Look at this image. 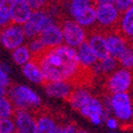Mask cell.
Segmentation results:
<instances>
[{
    "mask_svg": "<svg viewBox=\"0 0 133 133\" xmlns=\"http://www.w3.org/2000/svg\"><path fill=\"white\" fill-rule=\"evenodd\" d=\"M133 4V0H116L114 5L117 9V11L122 14L124 13L128 8H130Z\"/></svg>",
    "mask_w": 133,
    "mask_h": 133,
    "instance_id": "obj_31",
    "label": "cell"
},
{
    "mask_svg": "<svg viewBox=\"0 0 133 133\" xmlns=\"http://www.w3.org/2000/svg\"><path fill=\"white\" fill-rule=\"evenodd\" d=\"M110 133H116V132H114V131H111V132H110Z\"/></svg>",
    "mask_w": 133,
    "mask_h": 133,
    "instance_id": "obj_43",
    "label": "cell"
},
{
    "mask_svg": "<svg viewBox=\"0 0 133 133\" xmlns=\"http://www.w3.org/2000/svg\"><path fill=\"white\" fill-rule=\"evenodd\" d=\"M15 124L11 118L0 119V133H15Z\"/></svg>",
    "mask_w": 133,
    "mask_h": 133,
    "instance_id": "obj_27",
    "label": "cell"
},
{
    "mask_svg": "<svg viewBox=\"0 0 133 133\" xmlns=\"http://www.w3.org/2000/svg\"><path fill=\"white\" fill-rule=\"evenodd\" d=\"M77 126L74 123H69L64 125H58L55 133H76Z\"/></svg>",
    "mask_w": 133,
    "mask_h": 133,
    "instance_id": "obj_30",
    "label": "cell"
},
{
    "mask_svg": "<svg viewBox=\"0 0 133 133\" xmlns=\"http://www.w3.org/2000/svg\"><path fill=\"white\" fill-rule=\"evenodd\" d=\"M94 1V4H103V3H111V4H114L116 0H93Z\"/></svg>",
    "mask_w": 133,
    "mask_h": 133,
    "instance_id": "obj_34",
    "label": "cell"
},
{
    "mask_svg": "<svg viewBox=\"0 0 133 133\" xmlns=\"http://www.w3.org/2000/svg\"><path fill=\"white\" fill-rule=\"evenodd\" d=\"M50 1H58V0H50Z\"/></svg>",
    "mask_w": 133,
    "mask_h": 133,
    "instance_id": "obj_42",
    "label": "cell"
},
{
    "mask_svg": "<svg viewBox=\"0 0 133 133\" xmlns=\"http://www.w3.org/2000/svg\"><path fill=\"white\" fill-rule=\"evenodd\" d=\"M11 85V82H10V77L9 75L0 68V86H3V87H9Z\"/></svg>",
    "mask_w": 133,
    "mask_h": 133,
    "instance_id": "obj_32",
    "label": "cell"
},
{
    "mask_svg": "<svg viewBox=\"0 0 133 133\" xmlns=\"http://www.w3.org/2000/svg\"><path fill=\"white\" fill-rule=\"evenodd\" d=\"M8 97L14 106V109L28 110L30 112L39 108L41 99L36 92L22 85H10Z\"/></svg>",
    "mask_w": 133,
    "mask_h": 133,
    "instance_id": "obj_2",
    "label": "cell"
},
{
    "mask_svg": "<svg viewBox=\"0 0 133 133\" xmlns=\"http://www.w3.org/2000/svg\"><path fill=\"white\" fill-rule=\"evenodd\" d=\"M49 13L46 10H39V11H33L30 18L26 20L25 23H23L22 30L25 35V38L33 39L38 36V34L41 32L44 22L46 18L49 17Z\"/></svg>",
    "mask_w": 133,
    "mask_h": 133,
    "instance_id": "obj_11",
    "label": "cell"
},
{
    "mask_svg": "<svg viewBox=\"0 0 133 133\" xmlns=\"http://www.w3.org/2000/svg\"><path fill=\"white\" fill-rule=\"evenodd\" d=\"M78 112L96 126L101 125L103 119H107V116H109V111L104 108L103 103L93 95H90L86 99Z\"/></svg>",
    "mask_w": 133,
    "mask_h": 133,
    "instance_id": "obj_5",
    "label": "cell"
},
{
    "mask_svg": "<svg viewBox=\"0 0 133 133\" xmlns=\"http://www.w3.org/2000/svg\"><path fill=\"white\" fill-rule=\"evenodd\" d=\"M76 53H77L79 64L82 69L91 70L98 61L87 41L82 42L79 46L76 48Z\"/></svg>",
    "mask_w": 133,
    "mask_h": 133,
    "instance_id": "obj_17",
    "label": "cell"
},
{
    "mask_svg": "<svg viewBox=\"0 0 133 133\" xmlns=\"http://www.w3.org/2000/svg\"><path fill=\"white\" fill-rule=\"evenodd\" d=\"M130 43H131V46H132V49H133V39L130 40Z\"/></svg>",
    "mask_w": 133,
    "mask_h": 133,
    "instance_id": "obj_41",
    "label": "cell"
},
{
    "mask_svg": "<svg viewBox=\"0 0 133 133\" xmlns=\"http://www.w3.org/2000/svg\"><path fill=\"white\" fill-rule=\"evenodd\" d=\"M121 18L117 26L119 34L127 40L133 39V4L121 14Z\"/></svg>",
    "mask_w": 133,
    "mask_h": 133,
    "instance_id": "obj_18",
    "label": "cell"
},
{
    "mask_svg": "<svg viewBox=\"0 0 133 133\" xmlns=\"http://www.w3.org/2000/svg\"><path fill=\"white\" fill-rule=\"evenodd\" d=\"M133 75L130 70L127 69H116L114 72L108 75L106 81L107 91L111 94L128 92L132 86Z\"/></svg>",
    "mask_w": 133,
    "mask_h": 133,
    "instance_id": "obj_6",
    "label": "cell"
},
{
    "mask_svg": "<svg viewBox=\"0 0 133 133\" xmlns=\"http://www.w3.org/2000/svg\"><path fill=\"white\" fill-rule=\"evenodd\" d=\"M131 119L133 121V103H132V117H131Z\"/></svg>",
    "mask_w": 133,
    "mask_h": 133,
    "instance_id": "obj_40",
    "label": "cell"
},
{
    "mask_svg": "<svg viewBox=\"0 0 133 133\" xmlns=\"http://www.w3.org/2000/svg\"><path fill=\"white\" fill-rule=\"evenodd\" d=\"M46 95L54 98H62L66 101L73 91L74 86L69 81H48L42 85Z\"/></svg>",
    "mask_w": 133,
    "mask_h": 133,
    "instance_id": "obj_16",
    "label": "cell"
},
{
    "mask_svg": "<svg viewBox=\"0 0 133 133\" xmlns=\"http://www.w3.org/2000/svg\"><path fill=\"white\" fill-rule=\"evenodd\" d=\"M40 68L44 82L48 81H80L82 69L77 57L76 49L60 44L54 48H46L31 58Z\"/></svg>",
    "mask_w": 133,
    "mask_h": 133,
    "instance_id": "obj_1",
    "label": "cell"
},
{
    "mask_svg": "<svg viewBox=\"0 0 133 133\" xmlns=\"http://www.w3.org/2000/svg\"><path fill=\"white\" fill-rule=\"evenodd\" d=\"M25 39L21 25L10 23L0 30V43L10 51L22 45Z\"/></svg>",
    "mask_w": 133,
    "mask_h": 133,
    "instance_id": "obj_8",
    "label": "cell"
},
{
    "mask_svg": "<svg viewBox=\"0 0 133 133\" xmlns=\"http://www.w3.org/2000/svg\"><path fill=\"white\" fill-rule=\"evenodd\" d=\"M12 56H13V60L17 65H23L25 64L28 61L31 60L32 55L31 52L28 48V45L22 44L18 48H16L15 50L12 51Z\"/></svg>",
    "mask_w": 133,
    "mask_h": 133,
    "instance_id": "obj_23",
    "label": "cell"
},
{
    "mask_svg": "<svg viewBox=\"0 0 133 133\" xmlns=\"http://www.w3.org/2000/svg\"><path fill=\"white\" fill-rule=\"evenodd\" d=\"M37 37L44 45V48H54L62 44L63 42L62 32L59 22H55L51 25H49L48 28L43 29Z\"/></svg>",
    "mask_w": 133,
    "mask_h": 133,
    "instance_id": "obj_14",
    "label": "cell"
},
{
    "mask_svg": "<svg viewBox=\"0 0 133 133\" xmlns=\"http://www.w3.org/2000/svg\"><path fill=\"white\" fill-rule=\"evenodd\" d=\"M116 60L118 61V64H121L124 69H127L130 71L133 69V49L131 46V43H129L128 48Z\"/></svg>",
    "mask_w": 133,
    "mask_h": 133,
    "instance_id": "obj_24",
    "label": "cell"
},
{
    "mask_svg": "<svg viewBox=\"0 0 133 133\" xmlns=\"http://www.w3.org/2000/svg\"><path fill=\"white\" fill-rule=\"evenodd\" d=\"M86 41L88 42L90 49L94 53L95 57L97 60H103L106 57L109 56L108 48L106 44V39L103 34V32L99 30L96 25L90 28L87 30V39Z\"/></svg>",
    "mask_w": 133,
    "mask_h": 133,
    "instance_id": "obj_9",
    "label": "cell"
},
{
    "mask_svg": "<svg viewBox=\"0 0 133 133\" xmlns=\"http://www.w3.org/2000/svg\"><path fill=\"white\" fill-rule=\"evenodd\" d=\"M0 68H1V69H2L6 74H9V73H10V68H9V65H8L6 63H3V62H2L1 64H0Z\"/></svg>",
    "mask_w": 133,
    "mask_h": 133,
    "instance_id": "obj_35",
    "label": "cell"
},
{
    "mask_svg": "<svg viewBox=\"0 0 133 133\" xmlns=\"http://www.w3.org/2000/svg\"><path fill=\"white\" fill-rule=\"evenodd\" d=\"M6 94H8L6 88L3 86H0V96H6Z\"/></svg>",
    "mask_w": 133,
    "mask_h": 133,
    "instance_id": "obj_36",
    "label": "cell"
},
{
    "mask_svg": "<svg viewBox=\"0 0 133 133\" xmlns=\"http://www.w3.org/2000/svg\"><path fill=\"white\" fill-rule=\"evenodd\" d=\"M4 5H8L6 2H5V0H0V8H1V6H4Z\"/></svg>",
    "mask_w": 133,
    "mask_h": 133,
    "instance_id": "obj_37",
    "label": "cell"
},
{
    "mask_svg": "<svg viewBox=\"0 0 133 133\" xmlns=\"http://www.w3.org/2000/svg\"><path fill=\"white\" fill-rule=\"evenodd\" d=\"M11 16V23L22 25L26 22L32 14V10L28 4L26 0H17L8 5Z\"/></svg>",
    "mask_w": 133,
    "mask_h": 133,
    "instance_id": "obj_15",
    "label": "cell"
},
{
    "mask_svg": "<svg viewBox=\"0 0 133 133\" xmlns=\"http://www.w3.org/2000/svg\"><path fill=\"white\" fill-rule=\"evenodd\" d=\"M106 124H107L108 128L111 129V130H115V129H117V128L119 127V126H118L119 124H118L117 119L114 118V117H108V118L106 119Z\"/></svg>",
    "mask_w": 133,
    "mask_h": 133,
    "instance_id": "obj_33",
    "label": "cell"
},
{
    "mask_svg": "<svg viewBox=\"0 0 133 133\" xmlns=\"http://www.w3.org/2000/svg\"><path fill=\"white\" fill-rule=\"evenodd\" d=\"M26 45H28V48H29V50H30L32 57L40 54L44 49H46V48H44V45L41 43V41L38 39V37H35V38H33V39H30V42H29V44H26Z\"/></svg>",
    "mask_w": 133,
    "mask_h": 133,
    "instance_id": "obj_26",
    "label": "cell"
},
{
    "mask_svg": "<svg viewBox=\"0 0 133 133\" xmlns=\"http://www.w3.org/2000/svg\"><path fill=\"white\" fill-rule=\"evenodd\" d=\"M91 94L86 90V89H82V88H79V89H76V90H73L72 93L70 94V96L66 98V102H68L71 107L78 111L79 108L81 107V105L86 102V99L90 96Z\"/></svg>",
    "mask_w": 133,
    "mask_h": 133,
    "instance_id": "obj_22",
    "label": "cell"
},
{
    "mask_svg": "<svg viewBox=\"0 0 133 133\" xmlns=\"http://www.w3.org/2000/svg\"><path fill=\"white\" fill-rule=\"evenodd\" d=\"M32 113L36 121V133H55L58 125L55 117L46 109L37 108Z\"/></svg>",
    "mask_w": 133,
    "mask_h": 133,
    "instance_id": "obj_13",
    "label": "cell"
},
{
    "mask_svg": "<svg viewBox=\"0 0 133 133\" xmlns=\"http://www.w3.org/2000/svg\"><path fill=\"white\" fill-rule=\"evenodd\" d=\"M60 29L62 32L63 42L65 45L76 49L87 39V30L79 25L71 18H63L60 20Z\"/></svg>",
    "mask_w": 133,
    "mask_h": 133,
    "instance_id": "obj_3",
    "label": "cell"
},
{
    "mask_svg": "<svg viewBox=\"0 0 133 133\" xmlns=\"http://www.w3.org/2000/svg\"><path fill=\"white\" fill-rule=\"evenodd\" d=\"M74 21H76L79 25L85 28L86 30L92 28L96 23V14H95V4H92L86 9H84L81 12H79L75 17L73 18Z\"/></svg>",
    "mask_w": 133,
    "mask_h": 133,
    "instance_id": "obj_20",
    "label": "cell"
},
{
    "mask_svg": "<svg viewBox=\"0 0 133 133\" xmlns=\"http://www.w3.org/2000/svg\"><path fill=\"white\" fill-rule=\"evenodd\" d=\"M110 107L116 118L127 123L132 117V99L128 92L114 93L110 97Z\"/></svg>",
    "mask_w": 133,
    "mask_h": 133,
    "instance_id": "obj_7",
    "label": "cell"
},
{
    "mask_svg": "<svg viewBox=\"0 0 133 133\" xmlns=\"http://www.w3.org/2000/svg\"><path fill=\"white\" fill-rule=\"evenodd\" d=\"M15 1H17V0H5V2H6L8 5L11 4V3H13V2H15Z\"/></svg>",
    "mask_w": 133,
    "mask_h": 133,
    "instance_id": "obj_38",
    "label": "cell"
},
{
    "mask_svg": "<svg viewBox=\"0 0 133 133\" xmlns=\"http://www.w3.org/2000/svg\"><path fill=\"white\" fill-rule=\"evenodd\" d=\"M101 31L103 32V34L105 36L109 55L114 57L115 59H117L128 48L130 40H127L126 38H124L117 30H109V31L101 30Z\"/></svg>",
    "mask_w": 133,
    "mask_h": 133,
    "instance_id": "obj_10",
    "label": "cell"
},
{
    "mask_svg": "<svg viewBox=\"0 0 133 133\" xmlns=\"http://www.w3.org/2000/svg\"><path fill=\"white\" fill-rule=\"evenodd\" d=\"M15 133H36L35 116L28 110H14Z\"/></svg>",
    "mask_w": 133,
    "mask_h": 133,
    "instance_id": "obj_12",
    "label": "cell"
},
{
    "mask_svg": "<svg viewBox=\"0 0 133 133\" xmlns=\"http://www.w3.org/2000/svg\"><path fill=\"white\" fill-rule=\"evenodd\" d=\"M76 133H89V132H87V131H85V130H77Z\"/></svg>",
    "mask_w": 133,
    "mask_h": 133,
    "instance_id": "obj_39",
    "label": "cell"
},
{
    "mask_svg": "<svg viewBox=\"0 0 133 133\" xmlns=\"http://www.w3.org/2000/svg\"><path fill=\"white\" fill-rule=\"evenodd\" d=\"M96 22L95 25L103 31L117 30L121 13L117 11L114 4L103 3L95 5Z\"/></svg>",
    "mask_w": 133,
    "mask_h": 133,
    "instance_id": "obj_4",
    "label": "cell"
},
{
    "mask_svg": "<svg viewBox=\"0 0 133 133\" xmlns=\"http://www.w3.org/2000/svg\"><path fill=\"white\" fill-rule=\"evenodd\" d=\"M22 73L23 75L32 82L37 85H43L44 84V77L43 74L38 66V64L34 60H30L25 64L22 65Z\"/></svg>",
    "mask_w": 133,
    "mask_h": 133,
    "instance_id": "obj_19",
    "label": "cell"
},
{
    "mask_svg": "<svg viewBox=\"0 0 133 133\" xmlns=\"http://www.w3.org/2000/svg\"><path fill=\"white\" fill-rule=\"evenodd\" d=\"M14 106L8 96H0V119L11 118L14 114Z\"/></svg>",
    "mask_w": 133,
    "mask_h": 133,
    "instance_id": "obj_25",
    "label": "cell"
},
{
    "mask_svg": "<svg viewBox=\"0 0 133 133\" xmlns=\"http://www.w3.org/2000/svg\"><path fill=\"white\" fill-rule=\"evenodd\" d=\"M11 23V16L9 6L4 5L0 8V30Z\"/></svg>",
    "mask_w": 133,
    "mask_h": 133,
    "instance_id": "obj_28",
    "label": "cell"
},
{
    "mask_svg": "<svg viewBox=\"0 0 133 133\" xmlns=\"http://www.w3.org/2000/svg\"><path fill=\"white\" fill-rule=\"evenodd\" d=\"M118 61L112 56H108L103 60L97 61V63L92 68L94 74H105L109 75L114 72L118 66Z\"/></svg>",
    "mask_w": 133,
    "mask_h": 133,
    "instance_id": "obj_21",
    "label": "cell"
},
{
    "mask_svg": "<svg viewBox=\"0 0 133 133\" xmlns=\"http://www.w3.org/2000/svg\"><path fill=\"white\" fill-rule=\"evenodd\" d=\"M26 1L32 11L45 10L50 4V2H51L50 0H26Z\"/></svg>",
    "mask_w": 133,
    "mask_h": 133,
    "instance_id": "obj_29",
    "label": "cell"
}]
</instances>
